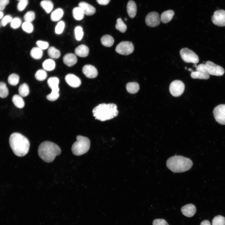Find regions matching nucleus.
I'll list each match as a JSON object with an SVG mask.
<instances>
[{"label":"nucleus","instance_id":"15","mask_svg":"<svg viewBox=\"0 0 225 225\" xmlns=\"http://www.w3.org/2000/svg\"><path fill=\"white\" fill-rule=\"evenodd\" d=\"M65 79L67 83L72 87L77 88L79 87L81 84V82L80 79L72 74H67Z\"/></svg>","mask_w":225,"mask_h":225},{"label":"nucleus","instance_id":"25","mask_svg":"<svg viewBox=\"0 0 225 225\" xmlns=\"http://www.w3.org/2000/svg\"><path fill=\"white\" fill-rule=\"evenodd\" d=\"M42 66L44 70L50 71L54 69L55 67V63L52 59H48L43 62Z\"/></svg>","mask_w":225,"mask_h":225},{"label":"nucleus","instance_id":"34","mask_svg":"<svg viewBox=\"0 0 225 225\" xmlns=\"http://www.w3.org/2000/svg\"><path fill=\"white\" fill-rule=\"evenodd\" d=\"M8 93V90L6 84L4 82H0V97L5 98L7 97Z\"/></svg>","mask_w":225,"mask_h":225},{"label":"nucleus","instance_id":"13","mask_svg":"<svg viewBox=\"0 0 225 225\" xmlns=\"http://www.w3.org/2000/svg\"><path fill=\"white\" fill-rule=\"evenodd\" d=\"M145 21L148 26L154 27L158 26L160 23V18L159 13L156 12L149 13L146 16Z\"/></svg>","mask_w":225,"mask_h":225},{"label":"nucleus","instance_id":"42","mask_svg":"<svg viewBox=\"0 0 225 225\" xmlns=\"http://www.w3.org/2000/svg\"><path fill=\"white\" fill-rule=\"evenodd\" d=\"M21 20L18 18H15L12 19L11 22V26L14 29L18 28L21 23Z\"/></svg>","mask_w":225,"mask_h":225},{"label":"nucleus","instance_id":"43","mask_svg":"<svg viewBox=\"0 0 225 225\" xmlns=\"http://www.w3.org/2000/svg\"><path fill=\"white\" fill-rule=\"evenodd\" d=\"M12 19V17L9 15H7L3 17L0 22L1 25L4 27L8 23L11 22Z\"/></svg>","mask_w":225,"mask_h":225},{"label":"nucleus","instance_id":"46","mask_svg":"<svg viewBox=\"0 0 225 225\" xmlns=\"http://www.w3.org/2000/svg\"><path fill=\"white\" fill-rule=\"evenodd\" d=\"M59 96V92H51V93L47 95V98L49 101H53L57 99Z\"/></svg>","mask_w":225,"mask_h":225},{"label":"nucleus","instance_id":"12","mask_svg":"<svg viewBox=\"0 0 225 225\" xmlns=\"http://www.w3.org/2000/svg\"><path fill=\"white\" fill-rule=\"evenodd\" d=\"M212 23L218 26H225V10L223 9L215 11L211 18Z\"/></svg>","mask_w":225,"mask_h":225},{"label":"nucleus","instance_id":"44","mask_svg":"<svg viewBox=\"0 0 225 225\" xmlns=\"http://www.w3.org/2000/svg\"><path fill=\"white\" fill-rule=\"evenodd\" d=\"M28 4V0H22L19 1L17 5V9L19 11H23Z\"/></svg>","mask_w":225,"mask_h":225},{"label":"nucleus","instance_id":"36","mask_svg":"<svg viewBox=\"0 0 225 225\" xmlns=\"http://www.w3.org/2000/svg\"><path fill=\"white\" fill-rule=\"evenodd\" d=\"M19 77L18 75L15 73L10 75L8 78V83L13 86L16 85L18 83Z\"/></svg>","mask_w":225,"mask_h":225},{"label":"nucleus","instance_id":"6","mask_svg":"<svg viewBox=\"0 0 225 225\" xmlns=\"http://www.w3.org/2000/svg\"><path fill=\"white\" fill-rule=\"evenodd\" d=\"M180 54L182 60L186 62L196 64L199 62V58L198 55L187 48H183L181 49Z\"/></svg>","mask_w":225,"mask_h":225},{"label":"nucleus","instance_id":"3","mask_svg":"<svg viewBox=\"0 0 225 225\" xmlns=\"http://www.w3.org/2000/svg\"><path fill=\"white\" fill-rule=\"evenodd\" d=\"M95 119L104 121L113 118L118 113L116 105L113 103H102L95 107L92 110Z\"/></svg>","mask_w":225,"mask_h":225},{"label":"nucleus","instance_id":"27","mask_svg":"<svg viewBox=\"0 0 225 225\" xmlns=\"http://www.w3.org/2000/svg\"><path fill=\"white\" fill-rule=\"evenodd\" d=\"M30 55L34 59H39L42 56V50L38 47H33L31 51Z\"/></svg>","mask_w":225,"mask_h":225},{"label":"nucleus","instance_id":"33","mask_svg":"<svg viewBox=\"0 0 225 225\" xmlns=\"http://www.w3.org/2000/svg\"><path fill=\"white\" fill-rule=\"evenodd\" d=\"M35 77L37 80L42 81L46 78L47 74L45 70L40 69L37 71L35 74Z\"/></svg>","mask_w":225,"mask_h":225},{"label":"nucleus","instance_id":"18","mask_svg":"<svg viewBox=\"0 0 225 225\" xmlns=\"http://www.w3.org/2000/svg\"><path fill=\"white\" fill-rule=\"evenodd\" d=\"M64 63L68 67H72L77 62L76 56L72 53H68L64 55L63 58Z\"/></svg>","mask_w":225,"mask_h":225},{"label":"nucleus","instance_id":"11","mask_svg":"<svg viewBox=\"0 0 225 225\" xmlns=\"http://www.w3.org/2000/svg\"><path fill=\"white\" fill-rule=\"evenodd\" d=\"M216 120L219 124L225 125V104H221L216 107L213 111Z\"/></svg>","mask_w":225,"mask_h":225},{"label":"nucleus","instance_id":"23","mask_svg":"<svg viewBox=\"0 0 225 225\" xmlns=\"http://www.w3.org/2000/svg\"><path fill=\"white\" fill-rule=\"evenodd\" d=\"M102 44L106 47H111L114 42V39L111 35L106 34L102 36L101 38Z\"/></svg>","mask_w":225,"mask_h":225},{"label":"nucleus","instance_id":"26","mask_svg":"<svg viewBox=\"0 0 225 225\" xmlns=\"http://www.w3.org/2000/svg\"><path fill=\"white\" fill-rule=\"evenodd\" d=\"M126 87L127 91L131 94L137 93L139 89V84L135 82L128 83L126 85Z\"/></svg>","mask_w":225,"mask_h":225},{"label":"nucleus","instance_id":"17","mask_svg":"<svg viewBox=\"0 0 225 225\" xmlns=\"http://www.w3.org/2000/svg\"><path fill=\"white\" fill-rule=\"evenodd\" d=\"M181 211L184 216L190 218L193 216L195 214L196 208L193 204H189L182 207Z\"/></svg>","mask_w":225,"mask_h":225},{"label":"nucleus","instance_id":"8","mask_svg":"<svg viewBox=\"0 0 225 225\" xmlns=\"http://www.w3.org/2000/svg\"><path fill=\"white\" fill-rule=\"evenodd\" d=\"M185 89L184 83L181 81L175 80L172 81L169 86L170 92L173 96L178 97L183 93Z\"/></svg>","mask_w":225,"mask_h":225},{"label":"nucleus","instance_id":"53","mask_svg":"<svg viewBox=\"0 0 225 225\" xmlns=\"http://www.w3.org/2000/svg\"><path fill=\"white\" fill-rule=\"evenodd\" d=\"M125 20H127V19L126 18L125 19Z\"/></svg>","mask_w":225,"mask_h":225},{"label":"nucleus","instance_id":"22","mask_svg":"<svg viewBox=\"0 0 225 225\" xmlns=\"http://www.w3.org/2000/svg\"><path fill=\"white\" fill-rule=\"evenodd\" d=\"M174 14V11L172 10L164 11L161 15L160 20L164 23H168L171 20Z\"/></svg>","mask_w":225,"mask_h":225},{"label":"nucleus","instance_id":"39","mask_svg":"<svg viewBox=\"0 0 225 225\" xmlns=\"http://www.w3.org/2000/svg\"><path fill=\"white\" fill-rule=\"evenodd\" d=\"M22 28L26 32L31 33L33 30V26L31 22H25L22 24Z\"/></svg>","mask_w":225,"mask_h":225},{"label":"nucleus","instance_id":"37","mask_svg":"<svg viewBox=\"0 0 225 225\" xmlns=\"http://www.w3.org/2000/svg\"><path fill=\"white\" fill-rule=\"evenodd\" d=\"M212 225H225V218L221 215L215 217L212 222Z\"/></svg>","mask_w":225,"mask_h":225},{"label":"nucleus","instance_id":"31","mask_svg":"<svg viewBox=\"0 0 225 225\" xmlns=\"http://www.w3.org/2000/svg\"><path fill=\"white\" fill-rule=\"evenodd\" d=\"M48 53L49 56L52 58L58 59L60 56V51L53 47L49 48Z\"/></svg>","mask_w":225,"mask_h":225},{"label":"nucleus","instance_id":"29","mask_svg":"<svg viewBox=\"0 0 225 225\" xmlns=\"http://www.w3.org/2000/svg\"><path fill=\"white\" fill-rule=\"evenodd\" d=\"M40 5L48 13H49L51 11L53 7V3L49 0H44L40 2Z\"/></svg>","mask_w":225,"mask_h":225},{"label":"nucleus","instance_id":"10","mask_svg":"<svg viewBox=\"0 0 225 225\" xmlns=\"http://www.w3.org/2000/svg\"><path fill=\"white\" fill-rule=\"evenodd\" d=\"M205 64L209 75L221 76L224 73L225 71L223 68L216 64L212 61H208Z\"/></svg>","mask_w":225,"mask_h":225},{"label":"nucleus","instance_id":"48","mask_svg":"<svg viewBox=\"0 0 225 225\" xmlns=\"http://www.w3.org/2000/svg\"><path fill=\"white\" fill-rule=\"evenodd\" d=\"M9 2V0H0V10H3Z\"/></svg>","mask_w":225,"mask_h":225},{"label":"nucleus","instance_id":"2","mask_svg":"<svg viewBox=\"0 0 225 225\" xmlns=\"http://www.w3.org/2000/svg\"><path fill=\"white\" fill-rule=\"evenodd\" d=\"M61 149L58 146L48 141L41 143L38 149L39 157L47 162H52L57 156L61 154Z\"/></svg>","mask_w":225,"mask_h":225},{"label":"nucleus","instance_id":"51","mask_svg":"<svg viewBox=\"0 0 225 225\" xmlns=\"http://www.w3.org/2000/svg\"><path fill=\"white\" fill-rule=\"evenodd\" d=\"M3 13L2 11L0 10V19L2 18L3 16Z\"/></svg>","mask_w":225,"mask_h":225},{"label":"nucleus","instance_id":"16","mask_svg":"<svg viewBox=\"0 0 225 225\" xmlns=\"http://www.w3.org/2000/svg\"><path fill=\"white\" fill-rule=\"evenodd\" d=\"M78 7L82 11L84 14L91 16L96 12V9L91 5L84 2H82L78 4Z\"/></svg>","mask_w":225,"mask_h":225},{"label":"nucleus","instance_id":"20","mask_svg":"<svg viewBox=\"0 0 225 225\" xmlns=\"http://www.w3.org/2000/svg\"><path fill=\"white\" fill-rule=\"evenodd\" d=\"M48 84L50 88L52 89V92H59V89L58 85L59 79L56 77H51L49 78L47 81Z\"/></svg>","mask_w":225,"mask_h":225},{"label":"nucleus","instance_id":"41","mask_svg":"<svg viewBox=\"0 0 225 225\" xmlns=\"http://www.w3.org/2000/svg\"><path fill=\"white\" fill-rule=\"evenodd\" d=\"M65 26V23L63 21H59L57 23L55 28L56 33L58 34H61L64 30Z\"/></svg>","mask_w":225,"mask_h":225},{"label":"nucleus","instance_id":"38","mask_svg":"<svg viewBox=\"0 0 225 225\" xmlns=\"http://www.w3.org/2000/svg\"><path fill=\"white\" fill-rule=\"evenodd\" d=\"M76 39L78 41H80L83 36V32L82 27L80 26L76 27L74 30Z\"/></svg>","mask_w":225,"mask_h":225},{"label":"nucleus","instance_id":"35","mask_svg":"<svg viewBox=\"0 0 225 225\" xmlns=\"http://www.w3.org/2000/svg\"><path fill=\"white\" fill-rule=\"evenodd\" d=\"M116 28L122 32L124 33L126 30L127 27L122 19L119 18L117 20V23L115 25Z\"/></svg>","mask_w":225,"mask_h":225},{"label":"nucleus","instance_id":"32","mask_svg":"<svg viewBox=\"0 0 225 225\" xmlns=\"http://www.w3.org/2000/svg\"><path fill=\"white\" fill-rule=\"evenodd\" d=\"M18 92L20 96L22 97L28 96L29 93V89L28 85L26 83L21 84L18 88Z\"/></svg>","mask_w":225,"mask_h":225},{"label":"nucleus","instance_id":"45","mask_svg":"<svg viewBox=\"0 0 225 225\" xmlns=\"http://www.w3.org/2000/svg\"><path fill=\"white\" fill-rule=\"evenodd\" d=\"M36 44L38 47L42 50L47 49L49 46L48 42L41 40L37 41L36 42Z\"/></svg>","mask_w":225,"mask_h":225},{"label":"nucleus","instance_id":"28","mask_svg":"<svg viewBox=\"0 0 225 225\" xmlns=\"http://www.w3.org/2000/svg\"><path fill=\"white\" fill-rule=\"evenodd\" d=\"M12 101L17 108H22L24 106L25 103L22 98L20 95H14L12 98Z\"/></svg>","mask_w":225,"mask_h":225},{"label":"nucleus","instance_id":"7","mask_svg":"<svg viewBox=\"0 0 225 225\" xmlns=\"http://www.w3.org/2000/svg\"><path fill=\"white\" fill-rule=\"evenodd\" d=\"M134 46L131 42L122 41L116 47L115 51L118 53L122 55H127L133 52Z\"/></svg>","mask_w":225,"mask_h":225},{"label":"nucleus","instance_id":"21","mask_svg":"<svg viewBox=\"0 0 225 225\" xmlns=\"http://www.w3.org/2000/svg\"><path fill=\"white\" fill-rule=\"evenodd\" d=\"M89 52V48L84 44L79 45L75 50L76 55L81 57H86L88 55Z\"/></svg>","mask_w":225,"mask_h":225},{"label":"nucleus","instance_id":"30","mask_svg":"<svg viewBox=\"0 0 225 225\" xmlns=\"http://www.w3.org/2000/svg\"><path fill=\"white\" fill-rule=\"evenodd\" d=\"M72 14L74 18L77 20H81L83 19L84 15L82 11L79 7H76L73 9Z\"/></svg>","mask_w":225,"mask_h":225},{"label":"nucleus","instance_id":"40","mask_svg":"<svg viewBox=\"0 0 225 225\" xmlns=\"http://www.w3.org/2000/svg\"><path fill=\"white\" fill-rule=\"evenodd\" d=\"M35 14L32 11L27 12L24 16V19L25 22H31L35 18Z\"/></svg>","mask_w":225,"mask_h":225},{"label":"nucleus","instance_id":"52","mask_svg":"<svg viewBox=\"0 0 225 225\" xmlns=\"http://www.w3.org/2000/svg\"><path fill=\"white\" fill-rule=\"evenodd\" d=\"M188 70L189 71H191V72H193V71L192 70V69H190V68H189V69H188Z\"/></svg>","mask_w":225,"mask_h":225},{"label":"nucleus","instance_id":"14","mask_svg":"<svg viewBox=\"0 0 225 225\" xmlns=\"http://www.w3.org/2000/svg\"><path fill=\"white\" fill-rule=\"evenodd\" d=\"M82 72L86 77L90 78H96L98 75L96 68L91 65H86L82 68Z\"/></svg>","mask_w":225,"mask_h":225},{"label":"nucleus","instance_id":"1","mask_svg":"<svg viewBox=\"0 0 225 225\" xmlns=\"http://www.w3.org/2000/svg\"><path fill=\"white\" fill-rule=\"evenodd\" d=\"M9 142L12 152L18 156H24L28 152L29 142L27 138L20 133L14 132L12 134Z\"/></svg>","mask_w":225,"mask_h":225},{"label":"nucleus","instance_id":"5","mask_svg":"<svg viewBox=\"0 0 225 225\" xmlns=\"http://www.w3.org/2000/svg\"><path fill=\"white\" fill-rule=\"evenodd\" d=\"M77 141L72 144V151L76 156H80L86 153L90 147V141L87 137L81 135L76 137Z\"/></svg>","mask_w":225,"mask_h":225},{"label":"nucleus","instance_id":"19","mask_svg":"<svg viewBox=\"0 0 225 225\" xmlns=\"http://www.w3.org/2000/svg\"><path fill=\"white\" fill-rule=\"evenodd\" d=\"M127 9L129 16L131 18H134L136 15L137 10L135 2L132 0L129 1L127 5Z\"/></svg>","mask_w":225,"mask_h":225},{"label":"nucleus","instance_id":"50","mask_svg":"<svg viewBox=\"0 0 225 225\" xmlns=\"http://www.w3.org/2000/svg\"><path fill=\"white\" fill-rule=\"evenodd\" d=\"M200 225H211V224L209 221L204 220L201 222Z\"/></svg>","mask_w":225,"mask_h":225},{"label":"nucleus","instance_id":"49","mask_svg":"<svg viewBox=\"0 0 225 225\" xmlns=\"http://www.w3.org/2000/svg\"><path fill=\"white\" fill-rule=\"evenodd\" d=\"M97 2L102 5H106L109 3L110 0H96Z\"/></svg>","mask_w":225,"mask_h":225},{"label":"nucleus","instance_id":"24","mask_svg":"<svg viewBox=\"0 0 225 225\" xmlns=\"http://www.w3.org/2000/svg\"><path fill=\"white\" fill-rule=\"evenodd\" d=\"M63 11L62 8H57L52 13L51 19L53 21H57L61 19L63 16Z\"/></svg>","mask_w":225,"mask_h":225},{"label":"nucleus","instance_id":"4","mask_svg":"<svg viewBox=\"0 0 225 225\" xmlns=\"http://www.w3.org/2000/svg\"><path fill=\"white\" fill-rule=\"evenodd\" d=\"M192 162L190 159L180 155L171 157L166 162L168 168L175 173L187 171L192 168Z\"/></svg>","mask_w":225,"mask_h":225},{"label":"nucleus","instance_id":"54","mask_svg":"<svg viewBox=\"0 0 225 225\" xmlns=\"http://www.w3.org/2000/svg\"><path fill=\"white\" fill-rule=\"evenodd\" d=\"M18 0V1H20L22 0Z\"/></svg>","mask_w":225,"mask_h":225},{"label":"nucleus","instance_id":"9","mask_svg":"<svg viewBox=\"0 0 225 225\" xmlns=\"http://www.w3.org/2000/svg\"><path fill=\"white\" fill-rule=\"evenodd\" d=\"M191 76L194 79H208L210 77L206 66L204 64H201L196 67V71L191 72Z\"/></svg>","mask_w":225,"mask_h":225},{"label":"nucleus","instance_id":"47","mask_svg":"<svg viewBox=\"0 0 225 225\" xmlns=\"http://www.w3.org/2000/svg\"><path fill=\"white\" fill-rule=\"evenodd\" d=\"M152 225H169V224L164 219H157L153 221Z\"/></svg>","mask_w":225,"mask_h":225}]
</instances>
